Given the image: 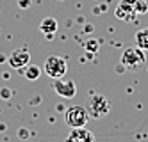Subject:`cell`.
<instances>
[{"mask_svg":"<svg viewBox=\"0 0 148 142\" xmlns=\"http://www.w3.org/2000/svg\"><path fill=\"white\" fill-rule=\"evenodd\" d=\"M45 73L50 76V78H54V80H57V78H62V76L66 75V71H68V64H66V60L62 59V57H59V55H50L47 60H45Z\"/></svg>","mask_w":148,"mask_h":142,"instance_id":"cell-4","label":"cell"},{"mask_svg":"<svg viewBox=\"0 0 148 142\" xmlns=\"http://www.w3.org/2000/svg\"><path fill=\"white\" fill-rule=\"evenodd\" d=\"M29 62H30V53L27 48H16L7 57V64L13 69H23Z\"/></svg>","mask_w":148,"mask_h":142,"instance_id":"cell-5","label":"cell"},{"mask_svg":"<svg viewBox=\"0 0 148 142\" xmlns=\"http://www.w3.org/2000/svg\"><path fill=\"white\" fill-rule=\"evenodd\" d=\"M20 5H22V7H29L30 5V0H20Z\"/></svg>","mask_w":148,"mask_h":142,"instance_id":"cell-15","label":"cell"},{"mask_svg":"<svg viewBox=\"0 0 148 142\" xmlns=\"http://www.w3.org/2000/svg\"><path fill=\"white\" fill-rule=\"evenodd\" d=\"M146 62V57H145V50L141 48H127L123 50L121 53V66L127 68L129 71H139Z\"/></svg>","mask_w":148,"mask_h":142,"instance_id":"cell-1","label":"cell"},{"mask_svg":"<svg viewBox=\"0 0 148 142\" xmlns=\"http://www.w3.org/2000/svg\"><path fill=\"white\" fill-rule=\"evenodd\" d=\"M146 11H148V4L145 0H136L134 2V13L136 14H145Z\"/></svg>","mask_w":148,"mask_h":142,"instance_id":"cell-12","label":"cell"},{"mask_svg":"<svg viewBox=\"0 0 148 142\" xmlns=\"http://www.w3.org/2000/svg\"><path fill=\"white\" fill-rule=\"evenodd\" d=\"M57 27H59V23H57L56 18H45V20L39 23L41 32H43V34H47V36L56 34V32H57Z\"/></svg>","mask_w":148,"mask_h":142,"instance_id":"cell-9","label":"cell"},{"mask_svg":"<svg viewBox=\"0 0 148 142\" xmlns=\"http://www.w3.org/2000/svg\"><path fill=\"white\" fill-rule=\"evenodd\" d=\"M134 2L136 0H120V5L116 7V16L120 20H130L134 13Z\"/></svg>","mask_w":148,"mask_h":142,"instance_id":"cell-8","label":"cell"},{"mask_svg":"<svg viewBox=\"0 0 148 142\" xmlns=\"http://www.w3.org/2000/svg\"><path fill=\"white\" fill-rule=\"evenodd\" d=\"M66 142H95V135L88 128H71L66 137Z\"/></svg>","mask_w":148,"mask_h":142,"instance_id":"cell-7","label":"cell"},{"mask_svg":"<svg viewBox=\"0 0 148 142\" xmlns=\"http://www.w3.org/2000/svg\"><path fill=\"white\" fill-rule=\"evenodd\" d=\"M136 46L141 48V50H148V27L139 29L136 32Z\"/></svg>","mask_w":148,"mask_h":142,"instance_id":"cell-10","label":"cell"},{"mask_svg":"<svg viewBox=\"0 0 148 142\" xmlns=\"http://www.w3.org/2000/svg\"><path fill=\"white\" fill-rule=\"evenodd\" d=\"M111 110V101L103 94H91L88 100V114L89 117L102 119L109 114Z\"/></svg>","mask_w":148,"mask_h":142,"instance_id":"cell-2","label":"cell"},{"mask_svg":"<svg viewBox=\"0 0 148 142\" xmlns=\"http://www.w3.org/2000/svg\"><path fill=\"white\" fill-rule=\"evenodd\" d=\"M52 87H54V91L61 98H66V100H70V98H73V96L77 94V85H75V82L64 78V76H62V78H57Z\"/></svg>","mask_w":148,"mask_h":142,"instance_id":"cell-6","label":"cell"},{"mask_svg":"<svg viewBox=\"0 0 148 142\" xmlns=\"http://www.w3.org/2000/svg\"><path fill=\"white\" fill-rule=\"evenodd\" d=\"M23 76L27 80H38L41 76V68L39 66H34V64H27V66L23 68Z\"/></svg>","mask_w":148,"mask_h":142,"instance_id":"cell-11","label":"cell"},{"mask_svg":"<svg viewBox=\"0 0 148 142\" xmlns=\"http://www.w3.org/2000/svg\"><path fill=\"white\" fill-rule=\"evenodd\" d=\"M88 121H89L88 108H84L80 105H73L64 112V123L70 128H82L88 124Z\"/></svg>","mask_w":148,"mask_h":142,"instance_id":"cell-3","label":"cell"},{"mask_svg":"<svg viewBox=\"0 0 148 142\" xmlns=\"http://www.w3.org/2000/svg\"><path fill=\"white\" fill-rule=\"evenodd\" d=\"M0 96H2L4 100H9V98H11V91H9L7 87H4V89L0 91Z\"/></svg>","mask_w":148,"mask_h":142,"instance_id":"cell-14","label":"cell"},{"mask_svg":"<svg viewBox=\"0 0 148 142\" xmlns=\"http://www.w3.org/2000/svg\"><path fill=\"white\" fill-rule=\"evenodd\" d=\"M98 46H100L98 41H95V39H89V41L86 43V50H88V52H97Z\"/></svg>","mask_w":148,"mask_h":142,"instance_id":"cell-13","label":"cell"}]
</instances>
